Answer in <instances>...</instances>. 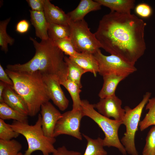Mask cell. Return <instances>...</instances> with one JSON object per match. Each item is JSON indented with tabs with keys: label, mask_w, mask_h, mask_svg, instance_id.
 <instances>
[{
	"label": "cell",
	"mask_w": 155,
	"mask_h": 155,
	"mask_svg": "<svg viewBox=\"0 0 155 155\" xmlns=\"http://www.w3.org/2000/svg\"><path fill=\"white\" fill-rule=\"evenodd\" d=\"M146 25L134 14L111 11L100 20L94 34L101 48L135 65L146 49Z\"/></svg>",
	"instance_id": "6da1fadb"
},
{
	"label": "cell",
	"mask_w": 155,
	"mask_h": 155,
	"mask_svg": "<svg viewBox=\"0 0 155 155\" xmlns=\"http://www.w3.org/2000/svg\"><path fill=\"white\" fill-rule=\"evenodd\" d=\"M35 49L34 56L30 61L21 66L22 71H39L42 75L53 77L60 84L67 80L68 69L63 52L49 38L38 42L30 38Z\"/></svg>",
	"instance_id": "7a4b0ae2"
},
{
	"label": "cell",
	"mask_w": 155,
	"mask_h": 155,
	"mask_svg": "<svg viewBox=\"0 0 155 155\" xmlns=\"http://www.w3.org/2000/svg\"><path fill=\"white\" fill-rule=\"evenodd\" d=\"M5 71L13 82V89L25 102L28 116H36L42 105L50 100L42 75L38 71L17 72L7 69Z\"/></svg>",
	"instance_id": "3957f363"
},
{
	"label": "cell",
	"mask_w": 155,
	"mask_h": 155,
	"mask_svg": "<svg viewBox=\"0 0 155 155\" xmlns=\"http://www.w3.org/2000/svg\"><path fill=\"white\" fill-rule=\"evenodd\" d=\"M10 125L15 131L23 135L27 140L28 147L24 155H31L37 150L41 151L43 155H49L55 150L53 144L56 142V139L47 137L44 134L40 114H38L37 120L34 125L14 120Z\"/></svg>",
	"instance_id": "277c9868"
},
{
	"label": "cell",
	"mask_w": 155,
	"mask_h": 155,
	"mask_svg": "<svg viewBox=\"0 0 155 155\" xmlns=\"http://www.w3.org/2000/svg\"><path fill=\"white\" fill-rule=\"evenodd\" d=\"M81 109L84 116L89 117L101 128L105 135L103 139L104 146L117 148L123 155H126L125 148L119 139L118 131L123 121L111 119L102 115L94 108V104L86 100H81Z\"/></svg>",
	"instance_id": "5b68a950"
},
{
	"label": "cell",
	"mask_w": 155,
	"mask_h": 155,
	"mask_svg": "<svg viewBox=\"0 0 155 155\" xmlns=\"http://www.w3.org/2000/svg\"><path fill=\"white\" fill-rule=\"evenodd\" d=\"M151 94L150 92H146L141 102L133 109L128 106L124 107L125 113L123 122L126 130L121 141L127 152L131 155H139L135 145V136L143 109Z\"/></svg>",
	"instance_id": "8992f818"
},
{
	"label": "cell",
	"mask_w": 155,
	"mask_h": 155,
	"mask_svg": "<svg viewBox=\"0 0 155 155\" xmlns=\"http://www.w3.org/2000/svg\"><path fill=\"white\" fill-rule=\"evenodd\" d=\"M68 25L69 38L78 53L93 54L101 48L94 33L91 32L84 19L75 22L70 20Z\"/></svg>",
	"instance_id": "52a82bcc"
},
{
	"label": "cell",
	"mask_w": 155,
	"mask_h": 155,
	"mask_svg": "<svg viewBox=\"0 0 155 155\" xmlns=\"http://www.w3.org/2000/svg\"><path fill=\"white\" fill-rule=\"evenodd\" d=\"M93 55L98 64V73L102 76L114 73L127 77L137 71L135 65L125 62L115 55H104L100 49Z\"/></svg>",
	"instance_id": "ba28073f"
},
{
	"label": "cell",
	"mask_w": 155,
	"mask_h": 155,
	"mask_svg": "<svg viewBox=\"0 0 155 155\" xmlns=\"http://www.w3.org/2000/svg\"><path fill=\"white\" fill-rule=\"evenodd\" d=\"M84 116L81 109L76 111L71 110L62 114L55 125L53 137L65 134L82 140L80 128L81 120Z\"/></svg>",
	"instance_id": "9c48e42d"
},
{
	"label": "cell",
	"mask_w": 155,
	"mask_h": 155,
	"mask_svg": "<svg viewBox=\"0 0 155 155\" xmlns=\"http://www.w3.org/2000/svg\"><path fill=\"white\" fill-rule=\"evenodd\" d=\"M121 100L115 94L104 98L94 104V108L100 114L107 118L112 117L115 120L123 121L125 111L122 108Z\"/></svg>",
	"instance_id": "30bf717a"
},
{
	"label": "cell",
	"mask_w": 155,
	"mask_h": 155,
	"mask_svg": "<svg viewBox=\"0 0 155 155\" xmlns=\"http://www.w3.org/2000/svg\"><path fill=\"white\" fill-rule=\"evenodd\" d=\"M40 110L42 127L44 134L47 137H53L55 125L62 114L49 101L42 105Z\"/></svg>",
	"instance_id": "8fae6325"
},
{
	"label": "cell",
	"mask_w": 155,
	"mask_h": 155,
	"mask_svg": "<svg viewBox=\"0 0 155 155\" xmlns=\"http://www.w3.org/2000/svg\"><path fill=\"white\" fill-rule=\"evenodd\" d=\"M42 75L50 100L60 110L65 111L68 106L69 101L62 90L59 82L53 77Z\"/></svg>",
	"instance_id": "7c38bea8"
},
{
	"label": "cell",
	"mask_w": 155,
	"mask_h": 155,
	"mask_svg": "<svg viewBox=\"0 0 155 155\" xmlns=\"http://www.w3.org/2000/svg\"><path fill=\"white\" fill-rule=\"evenodd\" d=\"M2 102H4L23 114L28 116V109L25 102L13 87L6 84L2 94Z\"/></svg>",
	"instance_id": "4fadbf2b"
},
{
	"label": "cell",
	"mask_w": 155,
	"mask_h": 155,
	"mask_svg": "<svg viewBox=\"0 0 155 155\" xmlns=\"http://www.w3.org/2000/svg\"><path fill=\"white\" fill-rule=\"evenodd\" d=\"M101 6L95 0H81L75 9L67 14L71 21H79L84 19V17L90 12L100 10Z\"/></svg>",
	"instance_id": "5bb4252c"
},
{
	"label": "cell",
	"mask_w": 155,
	"mask_h": 155,
	"mask_svg": "<svg viewBox=\"0 0 155 155\" xmlns=\"http://www.w3.org/2000/svg\"><path fill=\"white\" fill-rule=\"evenodd\" d=\"M44 12L48 23L68 25L70 21L67 14L49 0H45Z\"/></svg>",
	"instance_id": "9a60e30c"
},
{
	"label": "cell",
	"mask_w": 155,
	"mask_h": 155,
	"mask_svg": "<svg viewBox=\"0 0 155 155\" xmlns=\"http://www.w3.org/2000/svg\"><path fill=\"white\" fill-rule=\"evenodd\" d=\"M29 11L30 21L35 28L36 36L41 40L48 39L49 23L46 19L44 11H38L31 10Z\"/></svg>",
	"instance_id": "2e32d148"
},
{
	"label": "cell",
	"mask_w": 155,
	"mask_h": 155,
	"mask_svg": "<svg viewBox=\"0 0 155 155\" xmlns=\"http://www.w3.org/2000/svg\"><path fill=\"white\" fill-rule=\"evenodd\" d=\"M86 72H90L96 77L99 72L98 62L93 54L88 53H79L75 56L69 57Z\"/></svg>",
	"instance_id": "e0dca14e"
},
{
	"label": "cell",
	"mask_w": 155,
	"mask_h": 155,
	"mask_svg": "<svg viewBox=\"0 0 155 155\" xmlns=\"http://www.w3.org/2000/svg\"><path fill=\"white\" fill-rule=\"evenodd\" d=\"M103 83L98 96L104 98L115 94V92L119 84L126 77L114 73L105 74L103 76Z\"/></svg>",
	"instance_id": "ac0fdd59"
},
{
	"label": "cell",
	"mask_w": 155,
	"mask_h": 155,
	"mask_svg": "<svg viewBox=\"0 0 155 155\" xmlns=\"http://www.w3.org/2000/svg\"><path fill=\"white\" fill-rule=\"evenodd\" d=\"M103 5L109 8L111 11L121 13H130L135 5L134 0H95Z\"/></svg>",
	"instance_id": "d6986e66"
},
{
	"label": "cell",
	"mask_w": 155,
	"mask_h": 155,
	"mask_svg": "<svg viewBox=\"0 0 155 155\" xmlns=\"http://www.w3.org/2000/svg\"><path fill=\"white\" fill-rule=\"evenodd\" d=\"M83 136L87 141L86 147L83 155H107V152L104 149L103 139L98 137L93 139L84 134Z\"/></svg>",
	"instance_id": "ffe728a7"
},
{
	"label": "cell",
	"mask_w": 155,
	"mask_h": 155,
	"mask_svg": "<svg viewBox=\"0 0 155 155\" xmlns=\"http://www.w3.org/2000/svg\"><path fill=\"white\" fill-rule=\"evenodd\" d=\"M64 60L67 67V79L75 83L81 88V77L86 72L69 57L65 56Z\"/></svg>",
	"instance_id": "44dd1931"
},
{
	"label": "cell",
	"mask_w": 155,
	"mask_h": 155,
	"mask_svg": "<svg viewBox=\"0 0 155 155\" xmlns=\"http://www.w3.org/2000/svg\"><path fill=\"white\" fill-rule=\"evenodd\" d=\"M64 86L70 94L73 101L72 109L73 111L81 109L82 100L80 97L81 88L75 83L69 80H67L61 84Z\"/></svg>",
	"instance_id": "7402d4cb"
},
{
	"label": "cell",
	"mask_w": 155,
	"mask_h": 155,
	"mask_svg": "<svg viewBox=\"0 0 155 155\" xmlns=\"http://www.w3.org/2000/svg\"><path fill=\"white\" fill-rule=\"evenodd\" d=\"M0 118L3 120L11 119L20 122L28 123V115L16 111L4 102L0 103Z\"/></svg>",
	"instance_id": "603a6c76"
},
{
	"label": "cell",
	"mask_w": 155,
	"mask_h": 155,
	"mask_svg": "<svg viewBox=\"0 0 155 155\" xmlns=\"http://www.w3.org/2000/svg\"><path fill=\"white\" fill-rule=\"evenodd\" d=\"M48 34L49 38L53 41L69 38V25L49 23Z\"/></svg>",
	"instance_id": "cb8c5ba5"
},
{
	"label": "cell",
	"mask_w": 155,
	"mask_h": 155,
	"mask_svg": "<svg viewBox=\"0 0 155 155\" xmlns=\"http://www.w3.org/2000/svg\"><path fill=\"white\" fill-rule=\"evenodd\" d=\"M146 110H148V112L139 124L141 131L150 126L155 125V97L149 99L146 105Z\"/></svg>",
	"instance_id": "d4e9b609"
},
{
	"label": "cell",
	"mask_w": 155,
	"mask_h": 155,
	"mask_svg": "<svg viewBox=\"0 0 155 155\" xmlns=\"http://www.w3.org/2000/svg\"><path fill=\"white\" fill-rule=\"evenodd\" d=\"M22 148L18 141L0 139V155H18Z\"/></svg>",
	"instance_id": "484cf974"
},
{
	"label": "cell",
	"mask_w": 155,
	"mask_h": 155,
	"mask_svg": "<svg viewBox=\"0 0 155 155\" xmlns=\"http://www.w3.org/2000/svg\"><path fill=\"white\" fill-rule=\"evenodd\" d=\"M10 19V18L0 22V46L1 50L5 53L8 51V44L12 45L14 42V39L7 34L6 31Z\"/></svg>",
	"instance_id": "4316f807"
},
{
	"label": "cell",
	"mask_w": 155,
	"mask_h": 155,
	"mask_svg": "<svg viewBox=\"0 0 155 155\" xmlns=\"http://www.w3.org/2000/svg\"><path fill=\"white\" fill-rule=\"evenodd\" d=\"M53 41L55 44L63 53L69 55L70 57H74L78 53L76 50L69 37Z\"/></svg>",
	"instance_id": "83f0119b"
},
{
	"label": "cell",
	"mask_w": 155,
	"mask_h": 155,
	"mask_svg": "<svg viewBox=\"0 0 155 155\" xmlns=\"http://www.w3.org/2000/svg\"><path fill=\"white\" fill-rule=\"evenodd\" d=\"M146 143L142 155H154L155 152V125L152 127L146 138Z\"/></svg>",
	"instance_id": "f1b7e54d"
},
{
	"label": "cell",
	"mask_w": 155,
	"mask_h": 155,
	"mask_svg": "<svg viewBox=\"0 0 155 155\" xmlns=\"http://www.w3.org/2000/svg\"><path fill=\"white\" fill-rule=\"evenodd\" d=\"M20 134L13 129L10 124L6 123L4 120L0 119V139L10 140L17 137Z\"/></svg>",
	"instance_id": "f546056e"
},
{
	"label": "cell",
	"mask_w": 155,
	"mask_h": 155,
	"mask_svg": "<svg viewBox=\"0 0 155 155\" xmlns=\"http://www.w3.org/2000/svg\"><path fill=\"white\" fill-rule=\"evenodd\" d=\"M136 13L139 16L146 18L150 17L152 13V10L148 4L144 3L137 5L135 8Z\"/></svg>",
	"instance_id": "4dcf8cb0"
},
{
	"label": "cell",
	"mask_w": 155,
	"mask_h": 155,
	"mask_svg": "<svg viewBox=\"0 0 155 155\" xmlns=\"http://www.w3.org/2000/svg\"><path fill=\"white\" fill-rule=\"evenodd\" d=\"M26 1L32 11H44L45 0H27Z\"/></svg>",
	"instance_id": "1f68e13d"
},
{
	"label": "cell",
	"mask_w": 155,
	"mask_h": 155,
	"mask_svg": "<svg viewBox=\"0 0 155 155\" xmlns=\"http://www.w3.org/2000/svg\"><path fill=\"white\" fill-rule=\"evenodd\" d=\"M30 25L26 20L23 19L19 21L17 24L16 31L18 33L23 34L26 33L28 30Z\"/></svg>",
	"instance_id": "d6a6232c"
},
{
	"label": "cell",
	"mask_w": 155,
	"mask_h": 155,
	"mask_svg": "<svg viewBox=\"0 0 155 155\" xmlns=\"http://www.w3.org/2000/svg\"><path fill=\"white\" fill-rule=\"evenodd\" d=\"M53 154V155H82L80 152L68 150L64 146L56 149Z\"/></svg>",
	"instance_id": "836d02e7"
},
{
	"label": "cell",
	"mask_w": 155,
	"mask_h": 155,
	"mask_svg": "<svg viewBox=\"0 0 155 155\" xmlns=\"http://www.w3.org/2000/svg\"><path fill=\"white\" fill-rule=\"evenodd\" d=\"M0 80L7 84L13 87V83L1 65L0 64Z\"/></svg>",
	"instance_id": "e575fe53"
},
{
	"label": "cell",
	"mask_w": 155,
	"mask_h": 155,
	"mask_svg": "<svg viewBox=\"0 0 155 155\" xmlns=\"http://www.w3.org/2000/svg\"><path fill=\"white\" fill-rule=\"evenodd\" d=\"M6 84L5 83L0 81V102H2V94L6 86Z\"/></svg>",
	"instance_id": "d590c367"
},
{
	"label": "cell",
	"mask_w": 155,
	"mask_h": 155,
	"mask_svg": "<svg viewBox=\"0 0 155 155\" xmlns=\"http://www.w3.org/2000/svg\"><path fill=\"white\" fill-rule=\"evenodd\" d=\"M18 155H24V154H23L22 153L20 152L18 154Z\"/></svg>",
	"instance_id": "8d00e7d4"
},
{
	"label": "cell",
	"mask_w": 155,
	"mask_h": 155,
	"mask_svg": "<svg viewBox=\"0 0 155 155\" xmlns=\"http://www.w3.org/2000/svg\"><path fill=\"white\" fill-rule=\"evenodd\" d=\"M154 155H155V153H154Z\"/></svg>",
	"instance_id": "74e56055"
},
{
	"label": "cell",
	"mask_w": 155,
	"mask_h": 155,
	"mask_svg": "<svg viewBox=\"0 0 155 155\" xmlns=\"http://www.w3.org/2000/svg\"></svg>",
	"instance_id": "f35d334b"
}]
</instances>
